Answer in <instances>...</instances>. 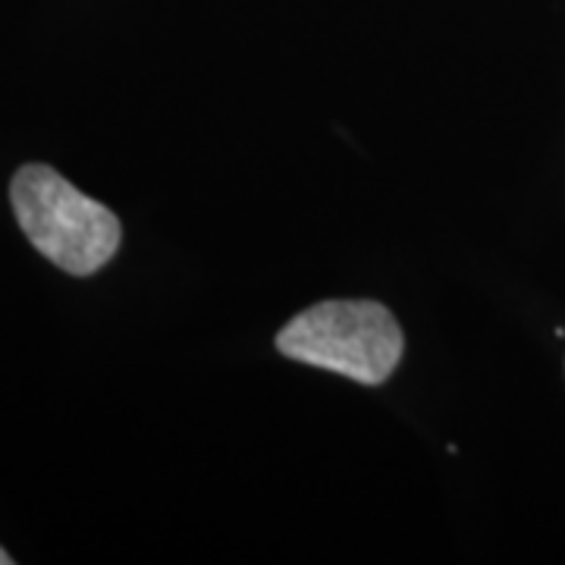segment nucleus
Segmentation results:
<instances>
[{
    "label": "nucleus",
    "instance_id": "nucleus-1",
    "mask_svg": "<svg viewBox=\"0 0 565 565\" xmlns=\"http://www.w3.org/2000/svg\"><path fill=\"white\" fill-rule=\"evenodd\" d=\"M10 202L29 243L66 274L88 277L102 270L120 245L114 211L82 195L51 167H22L10 185Z\"/></svg>",
    "mask_w": 565,
    "mask_h": 565
},
{
    "label": "nucleus",
    "instance_id": "nucleus-2",
    "mask_svg": "<svg viewBox=\"0 0 565 565\" xmlns=\"http://www.w3.org/2000/svg\"><path fill=\"white\" fill-rule=\"evenodd\" d=\"M286 359L337 371L364 386L384 384L403 359V327L381 302L330 299L296 315L277 333Z\"/></svg>",
    "mask_w": 565,
    "mask_h": 565
},
{
    "label": "nucleus",
    "instance_id": "nucleus-3",
    "mask_svg": "<svg viewBox=\"0 0 565 565\" xmlns=\"http://www.w3.org/2000/svg\"><path fill=\"white\" fill-rule=\"evenodd\" d=\"M10 563H13V559H10V556H7V550L0 546V565H10Z\"/></svg>",
    "mask_w": 565,
    "mask_h": 565
}]
</instances>
